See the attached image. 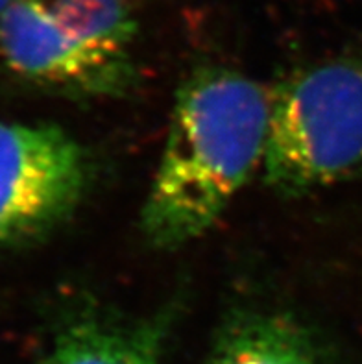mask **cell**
<instances>
[{
  "instance_id": "1",
  "label": "cell",
  "mask_w": 362,
  "mask_h": 364,
  "mask_svg": "<svg viewBox=\"0 0 362 364\" xmlns=\"http://www.w3.org/2000/svg\"><path fill=\"white\" fill-rule=\"evenodd\" d=\"M268 117L270 95L239 70L206 65L179 85L141 213L151 246L187 245L220 218L262 165Z\"/></svg>"
},
{
  "instance_id": "2",
  "label": "cell",
  "mask_w": 362,
  "mask_h": 364,
  "mask_svg": "<svg viewBox=\"0 0 362 364\" xmlns=\"http://www.w3.org/2000/svg\"><path fill=\"white\" fill-rule=\"evenodd\" d=\"M137 32L129 0H11L0 15V61L67 97H124L137 82Z\"/></svg>"
},
{
  "instance_id": "3",
  "label": "cell",
  "mask_w": 362,
  "mask_h": 364,
  "mask_svg": "<svg viewBox=\"0 0 362 364\" xmlns=\"http://www.w3.org/2000/svg\"><path fill=\"white\" fill-rule=\"evenodd\" d=\"M262 166L281 196L362 174V58L318 61L275 87Z\"/></svg>"
},
{
  "instance_id": "4",
  "label": "cell",
  "mask_w": 362,
  "mask_h": 364,
  "mask_svg": "<svg viewBox=\"0 0 362 364\" xmlns=\"http://www.w3.org/2000/svg\"><path fill=\"white\" fill-rule=\"evenodd\" d=\"M91 176L85 148L63 128L0 120V245L58 230L83 202Z\"/></svg>"
},
{
  "instance_id": "5",
  "label": "cell",
  "mask_w": 362,
  "mask_h": 364,
  "mask_svg": "<svg viewBox=\"0 0 362 364\" xmlns=\"http://www.w3.org/2000/svg\"><path fill=\"white\" fill-rule=\"evenodd\" d=\"M176 309L124 320L82 305L60 326L43 364H159Z\"/></svg>"
},
{
  "instance_id": "6",
  "label": "cell",
  "mask_w": 362,
  "mask_h": 364,
  "mask_svg": "<svg viewBox=\"0 0 362 364\" xmlns=\"http://www.w3.org/2000/svg\"><path fill=\"white\" fill-rule=\"evenodd\" d=\"M209 364H329V359L294 314L243 309L222 326Z\"/></svg>"
},
{
  "instance_id": "7",
  "label": "cell",
  "mask_w": 362,
  "mask_h": 364,
  "mask_svg": "<svg viewBox=\"0 0 362 364\" xmlns=\"http://www.w3.org/2000/svg\"><path fill=\"white\" fill-rule=\"evenodd\" d=\"M9 2H11V0H0V15H2V11H4V9L8 8Z\"/></svg>"
}]
</instances>
